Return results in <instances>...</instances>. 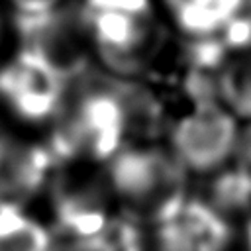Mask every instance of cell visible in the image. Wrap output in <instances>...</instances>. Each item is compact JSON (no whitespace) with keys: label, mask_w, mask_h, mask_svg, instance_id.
Instances as JSON below:
<instances>
[{"label":"cell","mask_w":251,"mask_h":251,"mask_svg":"<svg viewBox=\"0 0 251 251\" xmlns=\"http://www.w3.org/2000/svg\"><path fill=\"white\" fill-rule=\"evenodd\" d=\"M6 127V122H4V118H2V114H0V131Z\"/></svg>","instance_id":"cell-15"},{"label":"cell","mask_w":251,"mask_h":251,"mask_svg":"<svg viewBox=\"0 0 251 251\" xmlns=\"http://www.w3.org/2000/svg\"><path fill=\"white\" fill-rule=\"evenodd\" d=\"M212 94L241 124H251V47L231 51L218 65Z\"/></svg>","instance_id":"cell-10"},{"label":"cell","mask_w":251,"mask_h":251,"mask_svg":"<svg viewBox=\"0 0 251 251\" xmlns=\"http://www.w3.org/2000/svg\"><path fill=\"white\" fill-rule=\"evenodd\" d=\"M45 194L51 212L49 227L57 241L94 235L116 214L104 167L55 165Z\"/></svg>","instance_id":"cell-6"},{"label":"cell","mask_w":251,"mask_h":251,"mask_svg":"<svg viewBox=\"0 0 251 251\" xmlns=\"http://www.w3.org/2000/svg\"><path fill=\"white\" fill-rule=\"evenodd\" d=\"M71 0H0L8 16H37L51 12Z\"/></svg>","instance_id":"cell-12"},{"label":"cell","mask_w":251,"mask_h":251,"mask_svg":"<svg viewBox=\"0 0 251 251\" xmlns=\"http://www.w3.org/2000/svg\"><path fill=\"white\" fill-rule=\"evenodd\" d=\"M96 69L141 78L165 45L167 22L157 0H76Z\"/></svg>","instance_id":"cell-2"},{"label":"cell","mask_w":251,"mask_h":251,"mask_svg":"<svg viewBox=\"0 0 251 251\" xmlns=\"http://www.w3.org/2000/svg\"><path fill=\"white\" fill-rule=\"evenodd\" d=\"M69 78L39 57L8 47L0 57V114L6 127L39 131L49 126Z\"/></svg>","instance_id":"cell-5"},{"label":"cell","mask_w":251,"mask_h":251,"mask_svg":"<svg viewBox=\"0 0 251 251\" xmlns=\"http://www.w3.org/2000/svg\"><path fill=\"white\" fill-rule=\"evenodd\" d=\"M231 163L251 178V124L241 126L239 143H237V149H235Z\"/></svg>","instance_id":"cell-13"},{"label":"cell","mask_w":251,"mask_h":251,"mask_svg":"<svg viewBox=\"0 0 251 251\" xmlns=\"http://www.w3.org/2000/svg\"><path fill=\"white\" fill-rule=\"evenodd\" d=\"M55 165L39 131L4 127L0 131V208H27L43 196Z\"/></svg>","instance_id":"cell-8"},{"label":"cell","mask_w":251,"mask_h":251,"mask_svg":"<svg viewBox=\"0 0 251 251\" xmlns=\"http://www.w3.org/2000/svg\"><path fill=\"white\" fill-rule=\"evenodd\" d=\"M241 126L214 94L196 96L167 126V147L186 175L212 176L233 161Z\"/></svg>","instance_id":"cell-4"},{"label":"cell","mask_w":251,"mask_h":251,"mask_svg":"<svg viewBox=\"0 0 251 251\" xmlns=\"http://www.w3.org/2000/svg\"><path fill=\"white\" fill-rule=\"evenodd\" d=\"M59 241L49 224L27 208H0V251H57Z\"/></svg>","instance_id":"cell-11"},{"label":"cell","mask_w":251,"mask_h":251,"mask_svg":"<svg viewBox=\"0 0 251 251\" xmlns=\"http://www.w3.org/2000/svg\"><path fill=\"white\" fill-rule=\"evenodd\" d=\"M8 18L12 41L8 47L39 57L69 80L94 67L76 0L45 14Z\"/></svg>","instance_id":"cell-7"},{"label":"cell","mask_w":251,"mask_h":251,"mask_svg":"<svg viewBox=\"0 0 251 251\" xmlns=\"http://www.w3.org/2000/svg\"><path fill=\"white\" fill-rule=\"evenodd\" d=\"M159 106L141 78H122L96 67L69 80L43 139L57 165L104 167L133 141H151Z\"/></svg>","instance_id":"cell-1"},{"label":"cell","mask_w":251,"mask_h":251,"mask_svg":"<svg viewBox=\"0 0 251 251\" xmlns=\"http://www.w3.org/2000/svg\"><path fill=\"white\" fill-rule=\"evenodd\" d=\"M167 25L192 41L222 37L241 16L247 0H157Z\"/></svg>","instance_id":"cell-9"},{"label":"cell","mask_w":251,"mask_h":251,"mask_svg":"<svg viewBox=\"0 0 251 251\" xmlns=\"http://www.w3.org/2000/svg\"><path fill=\"white\" fill-rule=\"evenodd\" d=\"M106 184L120 210L157 220L184 198L186 173L167 143L133 141L104 165Z\"/></svg>","instance_id":"cell-3"},{"label":"cell","mask_w":251,"mask_h":251,"mask_svg":"<svg viewBox=\"0 0 251 251\" xmlns=\"http://www.w3.org/2000/svg\"><path fill=\"white\" fill-rule=\"evenodd\" d=\"M8 41H10V18L4 6L0 4V57L8 51Z\"/></svg>","instance_id":"cell-14"}]
</instances>
